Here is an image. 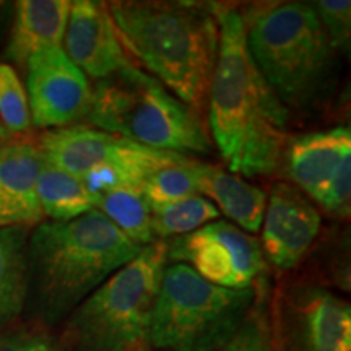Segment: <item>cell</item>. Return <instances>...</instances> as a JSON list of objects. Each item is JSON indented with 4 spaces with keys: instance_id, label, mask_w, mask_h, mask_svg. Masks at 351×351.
I'll use <instances>...</instances> for the list:
<instances>
[{
    "instance_id": "1",
    "label": "cell",
    "mask_w": 351,
    "mask_h": 351,
    "mask_svg": "<svg viewBox=\"0 0 351 351\" xmlns=\"http://www.w3.org/2000/svg\"><path fill=\"white\" fill-rule=\"evenodd\" d=\"M219 43L208 90L212 137L230 173L267 176L282 160L289 111L258 72L236 8L217 12Z\"/></svg>"
},
{
    "instance_id": "2",
    "label": "cell",
    "mask_w": 351,
    "mask_h": 351,
    "mask_svg": "<svg viewBox=\"0 0 351 351\" xmlns=\"http://www.w3.org/2000/svg\"><path fill=\"white\" fill-rule=\"evenodd\" d=\"M122 46L171 93L200 112L218 57L217 15L189 2L106 3Z\"/></svg>"
},
{
    "instance_id": "3",
    "label": "cell",
    "mask_w": 351,
    "mask_h": 351,
    "mask_svg": "<svg viewBox=\"0 0 351 351\" xmlns=\"http://www.w3.org/2000/svg\"><path fill=\"white\" fill-rule=\"evenodd\" d=\"M142 249L99 210L70 221L39 223L26 247L28 300H34L44 324L69 317Z\"/></svg>"
},
{
    "instance_id": "4",
    "label": "cell",
    "mask_w": 351,
    "mask_h": 351,
    "mask_svg": "<svg viewBox=\"0 0 351 351\" xmlns=\"http://www.w3.org/2000/svg\"><path fill=\"white\" fill-rule=\"evenodd\" d=\"M245 39L254 64L291 111H306L322 99L330 85L335 51L314 7L285 2L245 20Z\"/></svg>"
},
{
    "instance_id": "5",
    "label": "cell",
    "mask_w": 351,
    "mask_h": 351,
    "mask_svg": "<svg viewBox=\"0 0 351 351\" xmlns=\"http://www.w3.org/2000/svg\"><path fill=\"white\" fill-rule=\"evenodd\" d=\"M86 119L95 129L156 150L184 155L212 148L200 112L135 65L98 82Z\"/></svg>"
},
{
    "instance_id": "6",
    "label": "cell",
    "mask_w": 351,
    "mask_h": 351,
    "mask_svg": "<svg viewBox=\"0 0 351 351\" xmlns=\"http://www.w3.org/2000/svg\"><path fill=\"white\" fill-rule=\"evenodd\" d=\"M166 249V241L145 245L72 311L62 337L69 351H147Z\"/></svg>"
},
{
    "instance_id": "7",
    "label": "cell",
    "mask_w": 351,
    "mask_h": 351,
    "mask_svg": "<svg viewBox=\"0 0 351 351\" xmlns=\"http://www.w3.org/2000/svg\"><path fill=\"white\" fill-rule=\"evenodd\" d=\"M251 288L217 287L186 263L166 265L153 307L148 346L161 351H219L256 304Z\"/></svg>"
},
{
    "instance_id": "8",
    "label": "cell",
    "mask_w": 351,
    "mask_h": 351,
    "mask_svg": "<svg viewBox=\"0 0 351 351\" xmlns=\"http://www.w3.org/2000/svg\"><path fill=\"white\" fill-rule=\"evenodd\" d=\"M168 261L191 267L217 287L244 289L256 285L265 270L261 243L225 219H215L168 243Z\"/></svg>"
},
{
    "instance_id": "9",
    "label": "cell",
    "mask_w": 351,
    "mask_h": 351,
    "mask_svg": "<svg viewBox=\"0 0 351 351\" xmlns=\"http://www.w3.org/2000/svg\"><path fill=\"white\" fill-rule=\"evenodd\" d=\"M275 311L271 339L283 351H351V307L328 289L300 285Z\"/></svg>"
},
{
    "instance_id": "10",
    "label": "cell",
    "mask_w": 351,
    "mask_h": 351,
    "mask_svg": "<svg viewBox=\"0 0 351 351\" xmlns=\"http://www.w3.org/2000/svg\"><path fill=\"white\" fill-rule=\"evenodd\" d=\"M25 67L32 124L60 129L88 116L93 88L62 47L36 52Z\"/></svg>"
},
{
    "instance_id": "11",
    "label": "cell",
    "mask_w": 351,
    "mask_h": 351,
    "mask_svg": "<svg viewBox=\"0 0 351 351\" xmlns=\"http://www.w3.org/2000/svg\"><path fill=\"white\" fill-rule=\"evenodd\" d=\"M262 252L280 270L295 269L320 230V215L300 189L278 182L262 219Z\"/></svg>"
},
{
    "instance_id": "12",
    "label": "cell",
    "mask_w": 351,
    "mask_h": 351,
    "mask_svg": "<svg viewBox=\"0 0 351 351\" xmlns=\"http://www.w3.org/2000/svg\"><path fill=\"white\" fill-rule=\"evenodd\" d=\"M64 39L69 59L98 82L134 65L103 2L75 0L70 3Z\"/></svg>"
},
{
    "instance_id": "13",
    "label": "cell",
    "mask_w": 351,
    "mask_h": 351,
    "mask_svg": "<svg viewBox=\"0 0 351 351\" xmlns=\"http://www.w3.org/2000/svg\"><path fill=\"white\" fill-rule=\"evenodd\" d=\"M287 166L296 189L317 202L328 186L351 168L350 127H333L295 138L287 150Z\"/></svg>"
},
{
    "instance_id": "14",
    "label": "cell",
    "mask_w": 351,
    "mask_h": 351,
    "mask_svg": "<svg viewBox=\"0 0 351 351\" xmlns=\"http://www.w3.org/2000/svg\"><path fill=\"white\" fill-rule=\"evenodd\" d=\"M43 165L36 145H0V230L29 228L43 221L38 200V178Z\"/></svg>"
},
{
    "instance_id": "15",
    "label": "cell",
    "mask_w": 351,
    "mask_h": 351,
    "mask_svg": "<svg viewBox=\"0 0 351 351\" xmlns=\"http://www.w3.org/2000/svg\"><path fill=\"white\" fill-rule=\"evenodd\" d=\"M69 0H20L15 3V16L5 57L25 67L29 57L51 47H62L70 13Z\"/></svg>"
},
{
    "instance_id": "16",
    "label": "cell",
    "mask_w": 351,
    "mask_h": 351,
    "mask_svg": "<svg viewBox=\"0 0 351 351\" xmlns=\"http://www.w3.org/2000/svg\"><path fill=\"white\" fill-rule=\"evenodd\" d=\"M117 140V135L95 127L69 125L43 134L38 150L47 165L83 178L111 161Z\"/></svg>"
},
{
    "instance_id": "17",
    "label": "cell",
    "mask_w": 351,
    "mask_h": 351,
    "mask_svg": "<svg viewBox=\"0 0 351 351\" xmlns=\"http://www.w3.org/2000/svg\"><path fill=\"white\" fill-rule=\"evenodd\" d=\"M197 192L205 195L219 213L226 215L245 232L261 230L265 213L267 194L241 176L218 166L195 163Z\"/></svg>"
},
{
    "instance_id": "18",
    "label": "cell",
    "mask_w": 351,
    "mask_h": 351,
    "mask_svg": "<svg viewBox=\"0 0 351 351\" xmlns=\"http://www.w3.org/2000/svg\"><path fill=\"white\" fill-rule=\"evenodd\" d=\"M28 228L0 230V332L15 324L28 301Z\"/></svg>"
},
{
    "instance_id": "19",
    "label": "cell",
    "mask_w": 351,
    "mask_h": 351,
    "mask_svg": "<svg viewBox=\"0 0 351 351\" xmlns=\"http://www.w3.org/2000/svg\"><path fill=\"white\" fill-rule=\"evenodd\" d=\"M38 200L43 217L51 221H70L96 210L95 197L80 178L46 161L38 178Z\"/></svg>"
},
{
    "instance_id": "20",
    "label": "cell",
    "mask_w": 351,
    "mask_h": 351,
    "mask_svg": "<svg viewBox=\"0 0 351 351\" xmlns=\"http://www.w3.org/2000/svg\"><path fill=\"white\" fill-rule=\"evenodd\" d=\"M96 210L140 247L155 243L150 204L138 189L116 187L96 195Z\"/></svg>"
},
{
    "instance_id": "21",
    "label": "cell",
    "mask_w": 351,
    "mask_h": 351,
    "mask_svg": "<svg viewBox=\"0 0 351 351\" xmlns=\"http://www.w3.org/2000/svg\"><path fill=\"white\" fill-rule=\"evenodd\" d=\"M152 208V228L158 241L178 238L208 225L219 217L218 208L202 195Z\"/></svg>"
},
{
    "instance_id": "22",
    "label": "cell",
    "mask_w": 351,
    "mask_h": 351,
    "mask_svg": "<svg viewBox=\"0 0 351 351\" xmlns=\"http://www.w3.org/2000/svg\"><path fill=\"white\" fill-rule=\"evenodd\" d=\"M195 163L197 160L186 156L181 161L163 166L150 178L145 179L140 192L150 207H160L187 197L199 195L195 182Z\"/></svg>"
},
{
    "instance_id": "23",
    "label": "cell",
    "mask_w": 351,
    "mask_h": 351,
    "mask_svg": "<svg viewBox=\"0 0 351 351\" xmlns=\"http://www.w3.org/2000/svg\"><path fill=\"white\" fill-rule=\"evenodd\" d=\"M0 121L8 134H21L32 127L26 88L10 64L0 62Z\"/></svg>"
},
{
    "instance_id": "24",
    "label": "cell",
    "mask_w": 351,
    "mask_h": 351,
    "mask_svg": "<svg viewBox=\"0 0 351 351\" xmlns=\"http://www.w3.org/2000/svg\"><path fill=\"white\" fill-rule=\"evenodd\" d=\"M219 351H271V322L267 313V289L262 283L256 304L231 340Z\"/></svg>"
},
{
    "instance_id": "25",
    "label": "cell",
    "mask_w": 351,
    "mask_h": 351,
    "mask_svg": "<svg viewBox=\"0 0 351 351\" xmlns=\"http://www.w3.org/2000/svg\"><path fill=\"white\" fill-rule=\"evenodd\" d=\"M317 13L333 51L350 52L351 2L350 0H319L311 3Z\"/></svg>"
},
{
    "instance_id": "26",
    "label": "cell",
    "mask_w": 351,
    "mask_h": 351,
    "mask_svg": "<svg viewBox=\"0 0 351 351\" xmlns=\"http://www.w3.org/2000/svg\"><path fill=\"white\" fill-rule=\"evenodd\" d=\"M0 351H69L44 324L10 326L0 332Z\"/></svg>"
},
{
    "instance_id": "27",
    "label": "cell",
    "mask_w": 351,
    "mask_h": 351,
    "mask_svg": "<svg viewBox=\"0 0 351 351\" xmlns=\"http://www.w3.org/2000/svg\"><path fill=\"white\" fill-rule=\"evenodd\" d=\"M8 130L5 129V127H3V124H2V121H0V145L2 143H5L7 140H8Z\"/></svg>"
},
{
    "instance_id": "28",
    "label": "cell",
    "mask_w": 351,
    "mask_h": 351,
    "mask_svg": "<svg viewBox=\"0 0 351 351\" xmlns=\"http://www.w3.org/2000/svg\"><path fill=\"white\" fill-rule=\"evenodd\" d=\"M271 351H283L282 348H280L278 343H276V341H275L274 339H271Z\"/></svg>"
}]
</instances>
